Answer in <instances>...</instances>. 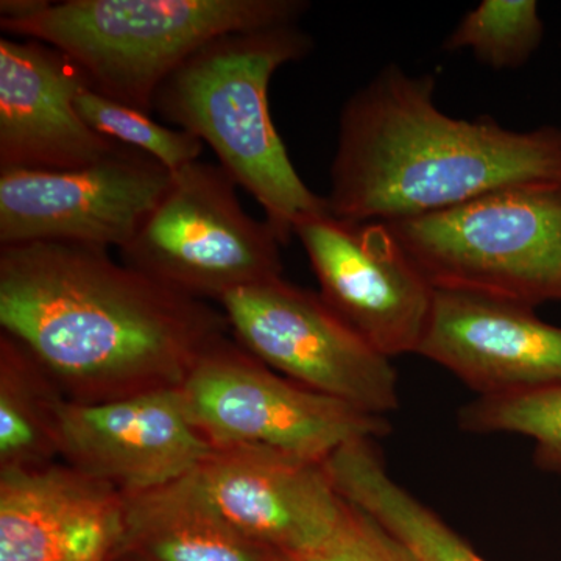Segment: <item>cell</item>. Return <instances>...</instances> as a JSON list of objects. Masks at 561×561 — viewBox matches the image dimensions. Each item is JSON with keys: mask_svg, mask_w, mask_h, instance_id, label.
I'll use <instances>...</instances> for the list:
<instances>
[{"mask_svg": "<svg viewBox=\"0 0 561 561\" xmlns=\"http://www.w3.org/2000/svg\"><path fill=\"white\" fill-rule=\"evenodd\" d=\"M127 561H278L225 522L192 474L127 496Z\"/></svg>", "mask_w": 561, "mask_h": 561, "instance_id": "2e32d148", "label": "cell"}, {"mask_svg": "<svg viewBox=\"0 0 561 561\" xmlns=\"http://www.w3.org/2000/svg\"><path fill=\"white\" fill-rule=\"evenodd\" d=\"M308 10L306 0H66L0 28L49 44L92 90L151 114L161 84L205 44L297 24Z\"/></svg>", "mask_w": 561, "mask_h": 561, "instance_id": "277c9868", "label": "cell"}, {"mask_svg": "<svg viewBox=\"0 0 561 561\" xmlns=\"http://www.w3.org/2000/svg\"><path fill=\"white\" fill-rule=\"evenodd\" d=\"M435 88L434 76L391 65L351 95L324 197L332 217L387 224L561 179V127L518 131L489 116L457 119L438 108Z\"/></svg>", "mask_w": 561, "mask_h": 561, "instance_id": "7a4b0ae2", "label": "cell"}, {"mask_svg": "<svg viewBox=\"0 0 561 561\" xmlns=\"http://www.w3.org/2000/svg\"><path fill=\"white\" fill-rule=\"evenodd\" d=\"M350 504V502H348ZM280 561H415L367 513L350 504L337 530L312 551Z\"/></svg>", "mask_w": 561, "mask_h": 561, "instance_id": "7402d4cb", "label": "cell"}, {"mask_svg": "<svg viewBox=\"0 0 561 561\" xmlns=\"http://www.w3.org/2000/svg\"><path fill=\"white\" fill-rule=\"evenodd\" d=\"M542 35L535 0H483L461 18L443 49H470L490 68L516 69L540 47Z\"/></svg>", "mask_w": 561, "mask_h": 561, "instance_id": "ffe728a7", "label": "cell"}, {"mask_svg": "<svg viewBox=\"0 0 561 561\" xmlns=\"http://www.w3.org/2000/svg\"><path fill=\"white\" fill-rule=\"evenodd\" d=\"M50 0H2L0 21H24L50 5Z\"/></svg>", "mask_w": 561, "mask_h": 561, "instance_id": "603a6c76", "label": "cell"}, {"mask_svg": "<svg viewBox=\"0 0 561 561\" xmlns=\"http://www.w3.org/2000/svg\"><path fill=\"white\" fill-rule=\"evenodd\" d=\"M470 434H516L535 443L534 461L545 471L561 472V386L478 397L457 413Z\"/></svg>", "mask_w": 561, "mask_h": 561, "instance_id": "d6986e66", "label": "cell"}, {"mask_svg": "<svg viewBox=\"0 0 561 561\" xmlns=\"http://www.w3.org/2000/svg\"><path fill=\"white\" fill-rule=\"evenodd\" d=\"M0 327L77 404L181 387L230 332L208 302L69 242L0 247Z\"/></svg>", "mask_w": 561, "mask_h": 561, "instance_id": "6da1fadb", "label": "cell"}, {"mask_svg": "<svg viewBox=\"0 0 561 561\" xmlns=\"http://www.w3.org/2000/svg\"><path fill=\"white\" fill-rule=\"evenodd\" d=\"M79 66L36 39H0V172L87 168L119 149L81 119Z\"/></svg>", "mask_w": 561, "mask_h": 561, "instance_id": "5bb4252c", "label": "cell"}, {"mask_svg": "<svg viewBox=\"0 0 561 561\" xmlns=\"http://www.w3.org/2000/svg\"><path fill=\"white\" fill-rule=\"evenodd\" d=\"M127 496L65 461L0 471V561H121Z\"/></svg>", "mask_w": 561, "mask_h": 561, "instance_id": "9a60e30c", "label": "cell"}, {"mask_svg": "<svg viewBox=\"0 0 561 561\" xmlns=\"http://www.w3.org/2000/svg\"><path fill=\"white\" fill-rule=\"evenodd\" d=\"M76 108L84 124L103 138L142 151L172 172L201 160L205 149L190 133L165 127L151 119V114L106 98L90 84L77 92Z\"/></svg>", "mask_w": 561, "mask_h": 561, "instance_id": "44dd1931", "label": "cell"}, {"mask_svg": "<svg viewBox=\"0 0 561 561\" xmlns=\"http://www.w3.org/2000/svg\"><path fill=\"white\" fill-rule=\"evenodd\" d=\"M312 49L297 24L230 33L181 62L153 99V113L210 147L220 168L260 203L283 245L300 221L328 213L327 198L291 164L268 103L276 70Z\"/></svg>", "mask_w": 561, "mask_h": 561, "instance_id": "3957f363", "label": "cell"}, {"mask_svg": "<svg viewBox=\"0 0 561 561\" xmlns=\"http://www.w3.org/2000/svg\"><path fill=\"white\" fill-rule=\"evenodd\" d=\"M192 479L225 522L278 561L327 541L350 507L321 461L271 449H216Z\"/></svg>", "mask_w": 561, "mask_h": 561, "instance_id": "7c38bea8", "label": "cell"}, {"mask_svg": "<svg viewBox=\"0 0 561 561\" xmlns=\"http://www.w3.org/2000/svg\"><path fill=\"white\" fill-rule=\"evenodd\" d=\"M172 175L149 154L125 146L72 171L0 172V247L69 242L121 251Z\"/></svg>", "mask_w": 561, "mask_h": 561, "instance_id": "9c48e42d", "label": "cell"}, {"mask_svg": "<svg viewBox=\"0 0 561 561\" xmlns=\"http://www.w3.org/2000/svg\"><path fill=\"white\" fill-rule=\"evenodd\" d=\"M214 451L195 426L181 387L62 405L60 460L125 496L187 478Z\"/></svg>", "mask_w": 561, "mask_h": 561, "instance_id": "8fae6325", "label": "cell"}, {"mask_svg": "<svg viewBox=\"0 0 561 561\" xmlns=\"http://www.w3.org/2000/svg\"><path fill=\"white\" fill-rule=\"evenodd\" d=\"M416 354L451 371L478 397L561 386V328L530 306L489 295L435 290Z\"/></svg>", "mask_w": 561, "mask_h": 561, "instance_id": "4fadbf2b", "label": "cell"}, {"mask_svg": "<svg viewBox=\"0 0 561 561\" xmlns=\"http://www.w3.org/2000/svg\"><path fill=\"white\" fill-rule=\"evenodd\" d=\"M387 225L435 290L530 308L561 301V179L511 184Z\"/></svg>", "mask_w": 561, "mask_h": 561, "instance_id": "5b68a950", "label": "cell"}, {"mask_svg": "<svg viewBox=\"0 0 561 561\" xmlns=\"http://www.w3.org/2000/svg\"><path fill=\"white\" fill-rule=\"evenodd\" d=\"M66 401L31 351L0 332V471L36 470L60 461Z\"/></svg>", "mask_w": 561, "mask_h": 561, "instance_id": "ac0fdd59", "label": "cell"}, {"mask_svg": "<svg viewBox=\"0 0 561 561\" xmlns=\"http://www.w3.org/2000/svg\"><path fill=\"white\" fill-rule=\"evenodd\" d=\"M320 295L383 356L416 354L435 289L383 221L351 224L330 213L297 225Z\"/></svg>", "mask_w": 561, "mask_h": 561, "instance_id": "30bf717a", "label": "cell"}, {"mask_svg": "<svg viewBox=\"0 0 561 561\" xmlns=\"http://www.w3.org/2000/svg\"><path fill=\"white\" fill-rule=\"evenodd\" d=\"M234 341L290 381L386 416L400 408L398 375L320 294L279 278L221 298Z\"/></svg>", "mask_w": 561, "mask_h": 561, "instance_id": "ba28073f", "label": "cell"}, {"mask_svg": "<svg viewBox=\"0 0 561 561\" xmlns=\"http://www.w3.org/2000/svg\"><path fill=\"white\" fill-rule=\"evenodd\" d=\"M335 490L367 513L415 561H485L432 508L387 471L376 440L346 443L323 461Z\"/></svg>", "mask_w": 561, "mask_h": 561, "instance_id": "e0dca14e", "label": "cell"}, {"mask_svg": "<svg viewBox=\"0 0 561 561\" xmlns=\"http://www.w3.org/2000/svg\"><path fill=\"white\" fill-rule=\"evenodd\" d=\"M192 420L216 449H271L323 463L346 443L378 440L386 416L302 387L224 339L181 386Z\"/></svg>", "mask_w": 561, "mask_h": 561, "instance_id": "52a82bcc", "label": "cell"}, {"mask_svg": "<svg viewBox=\"0 0 561 561\" xmlns=\"http://www.w3.org/2000/svg\"><path fill=\"white\" fill-rule=\"evenodd\" d=\"M238 184L201 160L173 172L171 184L119 251L128 267L195 300L283 276L278 236L243 209Z\"/></svg>", "mask_w": 561, "mask_h": 561, "instance_id": "8992f818", "label": "cell"}]
</instances>
